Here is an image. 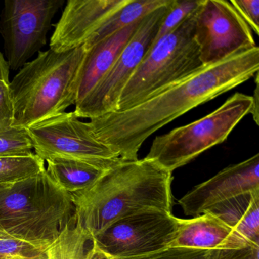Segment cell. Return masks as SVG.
Masks as SVG:
<instances>
[{
    "instance_id": "1",
    "label": "cell",
    "mask_w": 259,
    "mask_h": 259,
    "mask_svg": "<svg viewBox=\"0 0 259 259\" xmlns=\"http://www.w3.org/2000/svg\"><path fill=\"white\" fill-rule=\"evenodd\" d=\"M259 48L242 50L200 70L143 102L88 122L98 140L125 161L138 160L142 144L157 130L195 107L243 84L258 73Z\"/></svg>"
},
{
    "instance_id": "2",
    "label": "cell",
    "mask_w": 259,
    "mask_h": 259,
    "mask_svg": "<svg viewBox=\"0 0 259 259\" xmlns=\"http://www.w3.org/2000/svg\"><path fill=\"white\" fill-rule=\"evenodd\" d=\"M172 172L151 159L121 160L90 187L70 194L75 221L93 239L131 215L172 213Z\"/></svg>"
},
{
    "instance_id": "3",
    "label": "cell",
    "mask_w": 259,
    "mask_h": 259,
    "mask_svg": "<svg viewBox=\"0 0 259 259\" xmlns=\"http://www.w3.org/2000/svg\"><path fill=\"white\" fill-rule=\"evenodd\" d=\"M85 51L84 46L64 52L40 51L21 68L10 83L14 126L28 128L75 105Z\"/></svg>"
},
{
    "instance_id": "4",
    "label": "cell",
    "mask_w": 259,
    "mask_h": 259,
    "mask_svg": "<svg viewBox=\"0 0 259 259\" xmlns=\"http://www.w3.org/2000/svg\"><path fill=\"white\" fill-rule=\"evenodd\" d=\"M75 207L70 194L40 174L0 189V231L45 250L70 222Z\"/></svg>"
},
{
    "instance_id": "5",
    "label": "cell",
    "mask_w": 259,
    "mask_h": 259,
    "mask_svg": "<svg viewBox=\"0 0 259 259\" xmlns=\"http://www.w3.org/2000/svg\"><path fill=\"white\" fill-rule=\"evenodd\" d=\"M198 10L151 47L122 90L116 111L138 105L204 67L195 40Z\"/></svg>"
},
{
    "instance_id": "6",
    "label": "cell",
    "mask_w": 259,
    "mask_h": 259,
    "mask_svg": "<svg viewBox=\"0 0 259 259\" xmlns=\"http://www.w3.org/2000/svg\"><path fill=\"white\" fill-rule=\"evenodd\" d=\"M252 98L236 93L210 114L154 139L146 158L172 171L223 143L233 128L251 113Z\"/></svg>"
},
{
    "instance_id": "7",
    "label": "cell",
    "mask_w": 259,
    "mask_h": 259,
    "mask_svg": "<svg viewBox=\"0 0 259 259\" xmlns=\"http://www.w3.org/2000/svg\"><path fill=\"white\" fill-rule=\"evenodd\" d=\"M27 130L34 152L44 161L68 159L108 169L122 160L95 138L89 123L80 120L74 112L48 118Z\"/></svg>"
},
{
    "instance_id": "8",
    "label": "cell",
    "mask_w": 259,
    "mask_h": 259,
    "mask_svg": "<svg viewBox=\"0 0 259 259\" xmlns=\"http://www.w3.org/2000/svg\"><path fill=\"white\" fill-rule=\"evenodd\" d=\"M177 230L170 212H143L116 221L92 241L107 259H136L169 248Z\"/></svg>"
},
{
    "instance_id": "9",
    "label": "cell",
    "mask_w": 259,
    "mask_h": 259,
    "mask_svg": "<svg viewBox=\"0 0 259 259\" xmlns=\"http://www.w3.org/2000/svg\"><path fill=\"white\" fill-rule=\"evenodd\" d=\"M171 2L172 0L142 19L137 31L110 70L85 99L75 106L73 112L78 118L90 119L117 110L122 90L149 51Z\"/></svg>"
},
{
    "instance_id": "10",
    "label": "cell",
    "mask_w": 259,
    "mask_h": 259,
    "mask_svg": "<svg viewBox=\"0 0 259 259\" xmlns=\"http://www.w3.org/2000/svg\"><path fill=\"white\" fill-rule=\"evenodd\" d=\"M64 0H7L0 16V34L10 69L17 70L46 45L56 13Z\"/></svg>"
},
{
    "instance_id": "11",
    "label": "cell",
    "mask_w": 259,
    "mask_h": 259,
    "mask_svg": "<svg viewBox=\"0 0 259 259\" xmlns=\"http://www.w3.org/2000/svg\"><path fill=\"white\" fill-rule=\"evenodd\" d=\"M195 40L204 66L256 47L251 30L230 1L204 0L197 12Z\"/></svg>"
},
{
    "instance_id": "12",
    "label": "cell",
    "mask_w": 259,
    "mask_h": 259,
    "mask_svg": "<svg viewBox=\"0 0 259 259\" xmlns=\"http://www.w3.org/2000/svg\"><path fill=\"white\" fill-rule=\"evenodd\" d=\"M259 191V154L227 166L179 200L186 216L197 217L244 194Z\"/></svg>"
},
{
    "instance_id": "13",
    "label": "cell",
    "mask_w": 259,
    "mask_h": 259,
    "mask_svg": "<svg viewBox=\"0 0 259 259\" xmlns=\"http://www.w3.org/2000/svg\"><path fill=\"white\" fill-rule=\"evenodd\" d=\"M128 0H69L56 25L50 49L57 52L84 46L106 20Z\"/></svg>"
},
{
    "instance_id": "14",
    "label": "cell",
    "mask_w": 259,
    "mask_h": 259,
    "mask_svg": "<svg viewBox=\"0 0 259 259\" xmlns=\"http://www.w3.org/2000/svg\"><path fill=\"white\" fill-rule=\"evenodd\" d=\"M169 247L239 250L257 246L251 245L219 218L205 212L191 219L178 218L177 235Z\"/></svg>"
},
{
    "instance_id": "15",
    "label": "cell",
    "mask_w": 259,
    "mask_h": 259,
    "mask_svg": "<svg viewBox=\"0 0 259 259\" xmlns=\"http://www.w3.org/2000/svg\"><path fill=\"white\" fill-rule=\"evenodd\" d=\"M142 19L85 49L78 73L75 106L85 99L100 80L110 70L137 31Z\"/></svg>"
},
{
    "instance_id": "16",
    "label": "cell",
    "mask_w": 259,
    "mask_h": 259,
    "mask_svg": "<svg viewBox=\"0 0 259 259\" xmlns=\"http://www.w3.org/2000/svg\"><path fill=\"white\" fill-rule=\"evenodd\" d=\"M224 224L259 247V191L244 194L207 210Z\"/></svg>"
},
{
    "instance_id": "17",
    "label": "cell",
    "mask_w": 259,
    "mask_h": 259,
    "mask_svg": "<svg viewBox=\"0 0 259 259\" xmlns=\"http://www.w3.org/2000/svg\"><path fill=\"white\" fill-rule=\"evenodd\" d=\"M30 259H107L73 216L55 241Z\"/></svg>"
},
{
    "instance_id": "18",
    "label": "cell",
    "mask_w": 259,
    "mask_h": 259,
    "mask_svg": "<svg viewBox=\"0 0 259 259\" xmlns=\"http://www.w3.org/2000/svg\"><path fill=\"white\" fill-rule=\"evenodd\" d=\"M46 162L48 175L69 194L76 193L90 187L107 169L87 162L68 159H51Z\"/></svg>"
},
{
    "instance_id": "19",
    "label": "cell",
    "mask_w": 259,
    "mask_h": 259,
    "mask_svg": "<svg viewBox=\"0 0 259 259\" xmlns=\"http://www.w3.org/2000/svg\"><path fill=\"white\" fill-rule=\"evenodd\" d=\"M170 0H128L111 15L84 45L85 49L100 40L133 25L154 10L169 4Z\"/></svg>"
},
{
    "instance_id": "20",
    "label": "cell",
    "mask_w": 259,
    "mask_h": 259,
    "mask_svg": "<svg viewBox=\"0 0 259 259\" xmlns=\"http://www.w3.org/2000/svg\"><path fill=\"white\" fill-rule=\"evenodd\" d=\"M259 248L239 250H207L184 247L166 249L136 259H258Z\"/></svg>"
},
{
    "instance_id": "21",
    "label": "cell",
    "mask_w": 259,
    "mask_h": 259,
    "mask_svg": "<svg viewBox=\"0 0 259 259\" xmlns=\"http://www.w3.org/2000/svg\"><path fill=\"white\" fill-rule=\"evenodd\" d=\"M45 169V161L35 153L0 157V186H12L34 177Z\"/></svg>"
},
{
    "instance_id": "22",
    "label": "cell",
    "mask_w": 259,
    "mask_h": 259,
    "mask_svg": "<svg viewBox=\"0 0 259 259\" xmlns=\"http://www.w3.org/2000/svg\"><path fill=\"white\" fill-rule=\"evenodd\" d=\"M33 150L27 128L14 126L13 121L0 122V157L30 155Z\"/></svg>"
},
{
    "instance_id": "23",
    "label": "cell",
    "mask_w": 259,
    "mask_h": 259,
    "mask_svg": "<svg viewBox=\"0 0 259 259\" xmlns=\"http://www.w3.org/2000/svg\"><path fill=\"white\" fill-rule=\"evenodd\" d=\"M203 1L204 0H196V1L172 0V2L168 7L167 12L159 26L152 45L159 39L167 35L169 33L172 32L176 28H178L191 15L198 10L202 4Z\"/></svg>"
},
{
    "instance_id": "24",
    "label": "cell",
    "mask_w": 259,
    "mask_h": 259,
    "mask_svg": "<svg viewBox=\"0 0 259 259\" xmlns=\"http://www.w3.org/2000/svg\"><path fill=\"white\" fill-rule=\"evenodd\" d=\"M42 251L0 231V259H30Z\"/></svg>"
},
{
    "instance_id": "25",
    "label": "cell",
    "mask_w": 259,
    "mask_h": 259,
    "mask_svg": "<svg viewBox=\"0 0 259 259\" xmlns=\"http://www.w3.org/2000/svg\"><path fill=\"white\" fill-rule=\"evenodd\" d=\"M230 3L250 29L258 34L259 0H232Z\"/></svg>"
},
{
    "instance_id": "26",
    "label": "cell",
    "mask_w": 259,
    "mask_h": 259,
    "mask_svg": "<svg viewBox=\"0 0 259 259\" xmlns=\"http://www.w3.org/2000/svg\"><path fill=\"white\" fill-rule=\"evenodd\" d=\"M13 103L10 83L0 80V122L13 120Z\"/></svg>"
},
{
    "instance_id": "27",
    "label": "cell",
    "mask_w": 259,
    "mask_h": 259,
    "mask_svg": "<svg viewBox=\"0 0 259 259\" xmlns=\"http://www.w3.org/2000/svg\"><path fill=\"white\" fill-rule=\"evenodd\" d=\"M255 89H254V94L252 98V107H251V114L252 115L253 119L257 125H258V98H259V91H258V73L255 75Z\"/></svg>"
},
{
    "instance_id": "28",
    "label": "cell",
    "mask_w": 259,
    "mask_h": 259,
    "mask_svg": "<svg viewBox=\"0 0 259 259\" xmlns=\"http://www.w3.org/2000/svg\"><path fill=\"white\" fill-rule=\"evenodd\" d=\"M0 80L10 83V66L5 57L0 53Z\"/></svg>"
},
{
    "instance_id": "29",
    "label": "cell",
    "mask_w": 259,
    "mask_h": 259,
    "mask_svg": "<svg viewBox=\"0 0 259 259\" xmlns=\"http://www.w3.org/2000/svg\"><path fill=\"white\" fill-rule=\"evenodd\" d=\"M8 186H0V189H4V188L8 187Z\"/></svg>"
}]
</instances>
